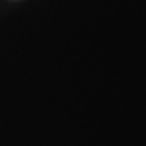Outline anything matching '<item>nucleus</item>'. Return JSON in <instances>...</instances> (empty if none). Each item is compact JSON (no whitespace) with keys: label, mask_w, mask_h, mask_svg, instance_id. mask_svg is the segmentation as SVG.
I'll return each instance as SVG.
<instances>
[]
</instances>
